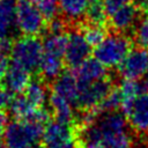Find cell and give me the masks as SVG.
<instances>
[{
    "label": "cell",
    "mask_w": 148,
    "mask_h": 148,
    "mask_svg": "<svg viewBox=\"0 0 148 148\" xmlns=\"http://www.w3.org/2000/svg\"><path fill=\"white\" fill-rule=\"evenodd\" d=\"M43 133L44 125L27 119H16L5 130V146L7 148H36Z\"/></svg>",
    "instance_id": "6da1fadb"
},
{
    "label": "cell",
    "mask_w": 148,
    "mask_h": 148,
    "mask_svg": "<svg viewBox=\"0 0 148 148\" xmlns=\"http://www.w3.org/2000/svg\"><path fill=\"white\" fill-rule=\"evenodd\" d=\"M133 42L123 34L106 35V37L94 47V58L105 67H118L132 50Z\"/></svg>",
    "instance_id": "7a4b0ae2"
},
{
    "label": "cell",
    "mask_w": 148,
    "mask_h": 148,
    "mask_svg": "<svg viewBox=\"0 0 148 148\" xmlns=\"http://www.w3.org/2000/svg\"><path fill=\"white\" fill-rule=\"evenodd\" d=\"M13 62L24 67L29 72H36L44 53L43 42L32 35H23L13 42L12 46Z\"/></svg>",
    "instance_id": "3957f363"
},
{
    "label": "cell",
    "mask_w": 148,
    "mask_h": 148,
    "mask_svg": "<svg viewBox=\"0 0 148 148\" xmlns=\"http://www.w3.org/2000/svg\"><path fill=\"white\" fill-rule=\"evenodd\" d=\"M112 88L113 83L108 76L88 83H79V97L76 106L82 111L98 108Z\"/></svg>",
    "instance_id": "277c9868"
},
{
    "label": "cell",
    "mask_w": 148,
    "mask_h": 148,
    "mask_svg": "<svg viewBox=\"0 0 148 148\" xmlns=\"http://www.w3.org/2000/svg\"><path fill=\"white\" fill-rule=\"evenodd\" d=\"M16 27L23 35L37 36L45 27V18L30 0H16Z\"/></svg>",
    "instance_id": "5b68a950"
},
{
    "label": "cell",
    "mask_w": 148,
    "mask_h": 148,
    "mask_svg": "<svg viewBox=\"0 0 148 148\" xmlns=\"http://www.w3.org/2000/svg\"><path fill=\"white\" fill-rule=\"evenodd\" d=\"M42 139L44 148H79L75 127L58 120L47 123Z\"/></svg>",
    "instance_id": "8992f818"
},
{
    "label": "cell",
    "mask_w": 148,
    "mask_h": 148,
    "mask_svg": "<svg viewBox=\"0 0 148 148\" xmlns=\"http://www.w3.org/2000/svg\"><path fill=\"white\" fill-rule=\"evenodd\" d=\"M118 71L124 79L139 80L146 76L148 72V50L141 47L131 50L118 66Z\"/></svg>",
    "instance_id": "52a82bcc"
},
{
    "label": "cell",
    "mask_w": 148,
    "mask_h": 148,
    "mask_svg": "<svg viewBox=\"0 0 148 148\" xmlns=\"http://www.w3.org/2000/svg\"><path fill=\"white\" fill-rule=\"evenodd\" d=\"M91 52V45L87 42L81 30H75L68 34V43L64 60L71 68H76L82 64Z\"/></svg>",
    "instance_id": "ba28073f"
},
{
    "label": "cell",
    "mask_w": 148,
    "mask_h": 148,
    "mask_svg": "<svg viewBox=\"0 0 148 148\" xmlns=\"http://www.w3.org/2000/svg\"><path fill=\"white\" fill-rule=\"evenodd\" d=\"M127 123H128L127 118L123 112H119V111L101 112V114L94 123L99 136V142L106 135L117 134V133L127 131L126 130Z\"/></svg>",
    "instance_id": "9c48e42d"
},
{
    "label": "cell",
    "mask_w": 148,
    "mask_h": 148,
    "mask_svg": "<svg viewBox=\"0 0 148 148\" xmlns=\"http://www.w3.org/2000/svg\"><path fill=\"white\" fill-rule=\"evenodd\" d=\"M132 130L138 133L148 131V91L140 94L125 113Z\"/></svg>",
    "instance_id": "30bf717a"
},
{
    "label": "cell",
    "mask_w": 148,
    "mask_h": 148,
    "mask_svg": "<svg viewBox=\"0 0 148 148\" xmlns=\"http://www.w3.org/2000/svg\"><path fill=\"white\" fill-rule=\"evenodd\" d=\"M52 92L68 101L72 105L76 106L79 97V83L74 73L64 72L53 80Z\"/></svg>",
    "instance_id": "8fae6325"
},
{
    "label": "cell",
    "mask_w": 148,
    "mask_h": 148,
    "mask_svg": "<svg viewBox=\"0 0 148 148\" xmlns=\"http://www.w3.org/2000/svg\"><path fill=\"white\" fill-rule=\"evenodd\" d=\"M3 86L15 95L22 94L31 81V72L13 62L9 65L3 77Z\"/></svg>",
    "instance_id": "7c38bea8"
},
{
    "label": "cell",
    "mask_w": 148,
    "mask_h": 148,
    "mask_svg": "<svg viewBox=\"0 0 148 148\" xmlns=\"http://www.w3.org/2000/svg\"><path fill=\"white\" fill-rule=\"evenodd\" d=\"M138 7L134 3H128L116 10L112 15H110V25L117 32H124L134 27L138 20Z\"/></svg>",
    "instance_id": "4fadbf2b"
},
{
    "label": "cell",
    "mask_w": 148,
    "mask_h": 148,
    "mask_svg": "<svg viewBox=\"0 0 148 148\" xmlns=\"http://www.w3.org/2000/svg\"><path fill=\"white\" fill-rule=\"evenodd\" d=\"M75 76L79 83H88L108 76L106 67L96 58H87L76 68Z\"/></svg>",
    "instance_id": "5bb4252c"
},
{
    "label": "cell",
    "mask_w": 148,
    "mask_h": 148,
    "mask_svg": "<svg viewBox=\"0 0 148 148\" xmlns=\"http://www.w3.org/2000/svg\"><path fill=\"white\" fill-rule=\"evenodd\" d=\"M119 92L121 96V111L125 114L126 111L130 109L133 101L142 92L148 91V86L145 81L133 80V79H124L119 87Z\"/></svg>",
    "instance_id": "9a60e30c"
},
{
    "label": "cell",
    "mask_w": 148,
    "mask_h": 148,
    "mask_svg": "<svg viewBox=\"0 0 148 148\" xmlns=\"http://www.w3.org/2000/svg\"><path fill=\"white\" fill-rule=\"evenodd\" d=\"M16 27V0H0V39L10 38Z\"/></svg>",
    "instance_id": "2e32d148"
},
{
    "label": "cell",
    "mask_w": 148,
    "mask_h": 148,
    "mask_svg": "<svg viewBox=\"0 0 148 148\" xmlns=\"http://www.w3.org/2000/svg\"><path fill=\"white\" fill-rule=\"evenodd\" d=\"M50 106L56 120L65 124H71V125L75 123L74 110L72 108L73 105L65 98L52 92L50 96Z\"/></svg>",
    "instance_id": "e0dca14e"
},
{
    "label": "cell",
    "mask_w": 148,
    "mask_h": 148,
    "mask_svg": "<svg viewBox=\"0 0 148 148\" xmlns=\"http://www.w3.org/2000/svg\"><path fill=\"white\" fill-rule=\"evenodd\" d=\"M64 61L65 60L61 57H57L44 52L38 68L43 80L51 81L54 80L57 76H59L64 69V65H65Z\"/></svg>",
    "instance_id": "ac0fdd59"
},
{
    "label": "cell",
    "mask_w": 148,
    "mask_h": 148,
    "mask_svg": "<svg viewBox=\"0 0 148 148\" xmlns=\"http://www.w3.org/2000/svg\"><path fill=\"white\" fill-rule=\"evenodd\" d=\"M58 5L67 21H77L86 15L89 0H58Z\"/></svg>",
    "instance_id": "d6986e66"
},
{
    "label": "cell",
    "mask_w": 148,
    "mask_h": 148,
    "mask_svg": "<svg viewBox=\"0 0 148 148\" xmlns=\"http://www.w3.org/2000/svg\"><path fill=\"white\" fill-rule=\"evenodd\" d=\"M67 43H68V35H66L65 32H57V34L49 32L43 40V50L45 53L64 58Z\"/></svg>",
    "instance_id": "ffe728a7"
},
{
    "label": "cell",
    "mask_w": 148,
    "mask_h": 148,
    "mask_svg": "<svg viewBox=\"0 0 148 148\" xmlns=\"http://www.w3.org/2000/svg\"><path fill=\"white\" fill-rule=\"evenodd\" d=\"M9 106L12 114L16 119H27L32 113V111L37 109L23 94H18L17 96H15L12 99Z\"/></svg>",
    "instance_id": "44dd1931"
},
{
    "label": "cell",
    "mask_w": 148,
    "mask_h": 148,
    "mask_svg": "<svg viewBox=\"0 0 148 148\" xmlns=\"http://www.w3.org/2000/svg\"><path fill=\"white\" fill-rule=\"evenodd\" d=\"M36 108L43 106L46 99V87L43 81H30L23 94Z\"/></svg>",
    "instance_id": "7402d4cb"
},
{
    "label": "cell",
    "mask_w": 148,
    "mask_h": 148,
    "mask_svg": "<svg viewBox=\"0 0 148 148\" xmlns=\"http://www.w3.org/2000/svg\"><path fill=\"white\" fill-rule=\"evenodd\" d=\"M101 143L104 148H134V140L127 131L106 135L101 140Z\"/></svg>",
    "instance_id": "603a6c76"
},
{
    "label": "cell",
    "mask_w": 148,
    "mask_h": 148,
    "mask_svg": "<svg viewBox=\"0 0 148 148\" xmlns=\"http://www.w3.org/2000/svg\"><path fill=\"white\" fill-rule=\"evenodd\" d=\"M84 16L88 20V23L104 25L108 15L102 3V0H89V5Z\"/></svg>",
    "instance_id": "cb8c5ba5"
},
{
    "label": "cell",
    "mask_w": 148,
    "mask_h": 148,
    "mask_svg": "<svg viewBox=\"0 0 148 148\" xmlns=\"http://www.w3.org/2000/svg\"><path fill=\"white\" fill-rule=\"evenodd\" d=\"M81 32L83 34L87 42L91 45V47L97 46L106 37V31L104 29V25H98V24L88 23L81 28Z\"/></svg>",
    "instance_id": "d4e9b609"
},
{
    "label": "cell",
    "mask_w": 148,
    "mask_h": 148,
    "mask_svg": "<svg viewBox=\"0 0 148 148\" xmlns=\"http://www.w3.org/2000/svg\"><path fill=\"white\" fill-rule=\"evenodd\" d=\"M37 9L42 13L45 21H51L57 16V13L59 12V5L58 0H30Z\"/></svg>",
    "instance_id": "484cf974"
},
{
    "label": "cell",
    "mask_w": 148,
    "mask_h": 148,
    "mask_svg": "<svg viewBox=\"0 0 148 148\" xmlns=\"http://www.w3.org/2000/svg\"><path fill=\"white\" fill-rule=\"evenodd\" d=\"M121 106V96L119 92L118 87H114L111 89V91L108 94V96L104 98V101L101 103L98 106L101 112H106V111H118L119 108Z\"/></svg>",
    "instance_id": "4316f807"
},
{
    "label": "cell",
    "mask_w": 148,
    "mask_h": 148,
    "mask_svg": "<svg viewBox=\"0 0 148 148\" xmlns=\"http://www.w3.org/2000/svg\"><path fill=\"white\" fill-rule=\"evenodd\" d=\"M134 40L139 47L148 50V16L140 20L135 25Z\"/></svg>",
    "instance_id": "83f0119b"
},
{
    "label": "cell",
    "mask_w": 148,
    "mask_h": 148,
    "mask_svg": "<svg viewBox=\"0 0 148 148\" xmlns=\"http://www.w3.org/2000/svg\"><path fill=\"white\" fill-rule=\"evenodd\" d=\"M132 0H102V3L104 6V9L106 12V15L110 16L112 15L116 10H118L119 8L131 3Z\"/></svg>",
    "instance_id": "f1b7e54d"
},
{
    "label": "cell",
    "mask_w": 148,
    "mask_h": 148,
    "mask_svg": "<svg viewBox=\"0 0 148 148\" xmlns=\"http://www.w3.org/2000/svg\"><path fill=\"white\" fill-rule=\"evenodd\" d=\"M13 94L5 87L0 84V110H5L7 106L10 105L13 99Z\"/></svg>",
    "instance_id": "f546056e"
},
{
    "label": "cell",
    "mask_w": 148,
    "mask_h": 148,
    "mask_svg": "<svg viewBox=\"0 0 148 148\" xmlns=\"http://www.w3.org/2000/svg\"><path fill=\"white\" fill-rule=\"evenodd\" d=\"M65 27H66V23H65L64 20L58 18V17H54L51 21H49L47 29H49V32L57 34V32H64Z\"/></svg>",
    "instance_id": "4dcf8cb0"
},
{
    "label": "cell",
    "mask_w": 148,
    "mask_h": 148,
    "mask_svg": "<svg viewBox=\"0 0 148 148\" xmlns=\"http://www.w3.org/2000/svg\"><path fill=\"white\" fill-rule=\"evenodd\" d=\"M8 67H9V60H8L7 54L0 53V82L3 80Z\"/></svg>",
    "instance_id": "1f68e13d"
},
{
    "label": "cell",
    "mask_w": 148,
    "mask_h": 148,
    "mask_svg": "<svg viewBox=\"0 0 148 148\" xmlns=\"http://www.w3.org/2000/svg\"><path fill=\"white\" fill-rule=\"evenodd\" d=\"M7 125H8V116L3 110H0V138L3 135Z\"/></svg>",
    "instance_id": "d6a6232c"
},
{
    "label": "cell",
    "mask_w": 148,
    "mask_h": 148,
    "mask_svg": "<svg viewBox=\"0 0 148 148\" xmlns=\"http://www.w3.org/2000/svg\"><path fill=\"white\" fill-rule=\"evenodd\" d=\"M133 3L138 7V9L148 12V0H133Z\"/></svg>",
    "instance_id": "836d02e7"
},
{
    "label": "cell",
    "mask_w": 148,
    "mask_h": 148,
    "mask_svg": "<svg viewBox=\"0 0 148 148\" xmlns=\"http://www.w3.org/2000/svg\"><path fill=\"white\" fill-rule=\"evenodd\" d=\"M81 148H104V146L101 142H89L82 146Z\"/></svg>",
    "instance_id": "e575fe53"
},
{
    "label": "cell",
    "mask_w": 148,
    "mask_h": 148,
    "mask_svg": "<svg viewBox=\"0 0 148 148\" xmlns=\"http://www.w3.org/2000/svg\"><path fill=\"white\" fill-rule=\"evenodd\" d=\"M0 148H7V147H6L5 145H1V143H0Z\"/></svg>",
    "instance_id": "d590c367"
},
{
    "label": "cell",
    "mask_w": 148,
    "mask_h": 148,
    "mask_svg": "<svg viewBox=\"0 0 148 148\" xmlns=\"http://www.w3.org/2000/svg\"><path fill=\"white\" fill-rule=\"evenodd\" d=\"M146 79L148 80V72H147V74H146Z\"/></svg>",
    "instance_id": "8d00e7d4"
},
{
    "label": "cell",
    "mask_w": 148,
    "mask_h": 148,
    "mask_svg": "<svg viewBox=\"0 0 148 148\" xmlns=\"http://www.w3.org/2000/svg\"><path fill=\"white\" fill-rule=\"evenodd\" d=\"M147 140H148V131H147Z\"/></svg>",
    "instance_id": "74e56055"
},
{
    "label": "cell",
    "mask_w": 148,
    "mask_h": 148,
    "mask_svg": "<svg viewBox=\"0 0 148 148\" xmlns=\"http://www.w3.org/2000/svg\"><path fill=\"white\" fill-rule=\"evenodd\" d=\"M36 148H44V147H36Z\"/></svg>",
    "instance_id": "f35d334b"
}]
</instances>
